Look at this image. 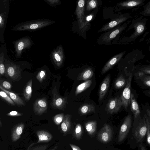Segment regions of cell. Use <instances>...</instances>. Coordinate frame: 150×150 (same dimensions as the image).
<instances>
[{
	"mask_svg": "<svg viewBox=\"0 0 150 150\" xmlns=\"http://www.w3.org/2000/svg\"><path fill=\"white\" fill-rule=\"evenodd\" d=\"M127 23H125L114 30L105 33L102 38V41L106 42H110L118 34L124 30L127 27Z\"/></svg>",
	"mask_w": 150,
	"mask_h": 150,
	"instance_id": "cell-19",
	"label": "cell"
},
{
	"mask_svg": "<svg viewBox=\"0 0 150 150\" xmlns=\"http://www.w3.org/2000/svg\"><path fill=\"white\" fill-rule=\"evenodd\" d=\"M133 117L130 112L125 117L119 131L117 139L118 142H123L130 133L133 125Z\"/></svg>",
	"mask_w": 150,
	"mask_h": 150,
	"instance_id": "cell-5",
	"label": "cell"
},
{
	"mask_svg": "<svg viewBox=\"0 0 150 150\" xmlns=\"http://www.w3.org/2000/svg\"><path fill=\"white\" fill-rule=\"evenodd\" d=\"M92 18V15L86 17V20L87 21H89Z\"/></svg>",
	"mask_w": 150,
	"mask_h": 150,
	"instance_id": "cell-48",
	"label": "cell"
},
{
	"mask_svg": "<svg viewBox=\"0 0 150 150\" xmlns=\"http://www.w3.org/2000/svg\"><path fill=\"white\" fill-rule=\"evenodd\" d=\"M45 1L51 6L54 7L59 4L60 3L59 0H45Z\"/></svg>",
	"mask_w": 150,
	"mask_h": 150,
	"instance_id": "cell-44",
	"label": "cell"
},
{
	"mask_svg": "<svg viewBox=\"0 0 150 150\" xmlns=\"http://www.w3.org/2000/svg\"><path fill=\"white\" fill-rule=\"evenodd\" d=\"M0 83V85L5 89L8 91L11 90V85L8 82L6 81H4L1 80Z\"/></svg>",
	"mask_w": 150,
	"mask_h": 150,
	"instance_id": "cell-42",
	"label": "cell"
},
{
	"mask_svg": "<svg viewBox=\"0 0 150 150\" xmlns=\"http://www.w3.org/2000/svg\"><path fill=\"white\" fill-rule=\"evenodd\" d=\"M25 125L23 122L18 123L14 126L11 129V137L12 141L15 142L20 139Z\"/></svg>",
	"mask_w": 150,
	"mask_h": 150,
	"instance_id": "cell-21",
	"label": "cell"
},
{
	"mask_svg": "<svg viewBox=\"0 0 150 150\" xmlns=\"http://www.w3.org/2000/svg\"><path fill=\"white\" fill-rule=\"evenodd\" d=\"M52 57L55 64L60 67L62 64L64 59V53L61 45L57 47L52 52Z\"/></svg>",
	"mask_w": 150,
	"mask_h": 150,
	"instance_id": "cell-17",
	"label": "cell"
},
{
	"mask_svg": "<svg viewBox=\"0 0 150 150\" xmlns=\"http://www.w3.org/2000/svg\"><path fill=\"white\" fill-rule=\"evenodd\" d=\"M147 129L146 120L143 114L142 118L136 127L130 133L127 142L130 148L135 149L139 144L143 143L146 138Z\"/></svg>",
	"mask_w": 150,
	"mask_h": 150,
	"instance_id": "cell-1",
	"label": "cell"
},
{
	"mask_svg": "<svg viewBox=\"0 0 150 150\" xmlns=\"http://www.w3.org/2000/svg\"><path fill=\"white\" fill-rule=\"evenodd\" d=\"M133 75L134 82L142 88L150 90V75L142 73H134Z\"/></svg>",
	"mask_w": 150,
	"mask_h": 150,
	"instance_id": "cell-10",
	"label": "cell"
},
{
	"mask_svg": "<svg viewBox=\"0 0 150 150\" xmlns=\"http://www.w3.org/2000/svg\"><path fill=\"white\" fill-rule=\"evenodd\" d=\"M35 143H32L28 147L26 150H47L49 146V144H45L43 145L35 146Z\"/></svg>",
	"mask_w": 150,
	"mask_h": 150,
	"instance_id": "cell-33",
	"label": "cell"
},
{
	"mask_svg": "<svg viewBox=\"0 0 150 150\" xmlns=\"http://www.w3.org/2000/svg\"><path fill=\"white\" fill-rule=\"evenodd\" d=\"M97 122L95 121H88L85 124V127L88 133L90 135H92L96 132Z\"/></svg>",
	"mask_w": 150,
	"mask_h": 150,
	"instance_id": "cell-31",
	"label": "cell"
},
{
	"mask_svg": "<svg viewBox=\"0 0 150 150\" xmlns=\"http://www.w3.org/2000/svg\"><path fill=\"white\" fill-rule=\"evenodd\" d=\"M123 106L120 97H115L110 100L106 106L107 112L112 114L118 112Z\"/></svg>",
	"mask_w": 150,
	"mask_h": 150,
	"instance_id": "cell-13",
	"label": "cell"
},
{
	"mask_svg": "<svg viewBox=\"0 0 150 150\" xmlns=\"http://www.w3.org/2000/svg\"><path fill=\"white\" fill-rule=\"evenodd\" d=\"M97 1L96 0H91L87 1L86 9L88 11H90L95 8L97 6Z\"/></svg>",
	"mask_w": 150,
	"mask_h": 150,
	"instance_id": "cell-40",
	"label": "cell"
},
{
	"mask_svg": "<svg viewBox=\"0 0 150 150\" xmlns=\"http://www.w3.org/2000/svg\"><path fill=\"white\" fill-rule=\"evenodd\" d=\"M149 51H150V46L149 47Z\"/></svg>",
	"mask_w": 150,
	"mask_h": 150,
	"instance_id": "cell-52",
	"label": "cell"
},
{
	"mask_svg": "<svg viewBox=\"0 0 150 150\" xmlns=\"http://www.w3.org/2000/svg\"><path fill=\"white\" fill-rule=\"evenodd\" d=\"M14 45L16 56L18 58L21 57L23 50L31 46L33 42L30 38L25 37L20 39L13 42Z\"/></svg>",
	"mask_w": 150,
	"mask_h": 150,
	"instance_id": "cell-8",
	"label": "cell"
},
{
	"mask_svg": "<svg viewBox=\"0 0 150 150\" xmlns=\"http://www.w3.org/2000/svg\"><path fill=\"white\" fill-rule=\"evenodd\" d=\"M6 76L14 81H16L20 78L21 69L20 67L16 64L11 62L6 63L5 65Z\"/></svg>",
	"mask_w": 150,
	"mask_h": 150,
	"instance_id": "cell-9",
	"label": "cell"
},
{
	"mask_svg": "<svg viewBox=\"0 0 150 150\" xmlns=\"http://www.w3.org/2000/svg\"><path fill=\"white\" fill-rule=\"evenodd\" d=\"M1 90L0 91V96L1 98L9 104L12 105H15V103L12 100L8 95L4 91Z\"/></svg>",
	"mask_w": 150,
	"mask_h": 150,
	"instance_id": "cell-37",
	"label": "cell"
},
{
	"mask_svg": "<svg viewBox=\"0 0 150 150\" xmlns=\"http://www.w3.org/2000/svg\"><path fill=\"white\" fill-rule=\"evenodd\" d=\"M112 134L113 131L111 127L105 124L98 133V138L102 142L106 143L110 141Z\"/></svg>",
	"mask_w": 150,
	"mask_h": 150,
	"instance_id": "cell-11",
	"label": "cell"
},
{
	"mask_svg": "<svg viewBox=\"0 0 150 150\" xmlns=\"http://www.w3.org/2000/svg\"><path fill=\"white\" fill-rule=\"evenodd\" d=\"M47 102L45 98L37 99L33 105V110L35 113L40 115L43 114L47 108Z\"/></svg>",
	"mask_w": 150,
	"mask_h": 150,
	"instance_id": "cell-16",
	"label": "cell"
},
{
	"mask_svg": "<svg viewBox=\"0 0 150 150\" xmlns=\"http://www.w3.org/2000/svg\"></svg>",
	"mask_w": 150,
	"mask_h": 150,
	"instance_id": "cell-53",
	"label": "cell"
},
{
	"mask_svg": "<svg viewBox=\"0 0 150 150\" xmlns=\"http://www.w3.org/2000/svg\"><path fill=\"white\" fill-rule=\"evenodd\" d=\"M82 133V127L81 125L79 124H77L75 127L74 134L75 138L78 140L80 139Z\"/></svg>",
	"mask_w": 150,
	"mask_h": 150,
	"instance_id": "cell-35",
	"label": "cell"
},
{
	"mask_svg": "<svg viewBox=\"0 0 150 150\" xmlns=\"http://www.w3.org/2000/svg\"><path fill=\"white\" fill-rule=\"evenodd\" d=\"M0 88L1 90L5 92L16 104L18 105H25V104L23 101L17 94L5 89L0 85Z\"/></svg>",
	"mask_w": 150,
	"mask_h": 150,
	"instance_id": "cell-24",
	"label": "cell"
},
{
	"mask_svg": "<svg viewBox=\"0 0 150 150\" xmlns=\"http://www.w3.org/2000/svg\"><path fill=\"white\" fill-rule=\"evenodd\" d=\"M0 127H1V126H2V123H1V120H0Z\"/></svg>",
	"mask_w": 150,
	"mask_h": 150,
	"instance_id": "cell-50",
	"label": "cell"
},
{
	"mask_svg": "<svg viewBox=\"0 0 150 150\" xmlns=\"http://www.w3.org/2000/svg\"><path fill=\"white\" fill-rule=\"evenodd\" d=\"M32 93V80L27 82L23 91V96L26 100L29 101L31 98Z\"/></svg>",
	"mask_w": 150,
	"mask_h": 150,
	"instance_id": "cell-28",
	"label": "cell"
},
{
	"mask_svg": "<svg viewBox=\"0 0 150 150\" xmlns=\"http://www.w3.org/2000/svg\"><path fill=\"white\" fill-rule=\"evenodd\" d=\"M93 72L92 69L90 68H87L80 73L77 77V80H88L90 79L93 76Z\"/></svg>",
	"mask_w": 150,
	"mask_h": 150,
	"instance_id": "cell-26",
	"label": "cell"
},
{
	"mask_svg": "<svg viewBox=\"0 0 150 150\" xmlns=\"http://www.w3.org/2000/svg\"><path fill=\"white\" fill-rule=\"evenodd\" d=\"M143 16H141L138 18L132 21V23L130 25L129 28H134V32L128 38V42H130L134 41L137 38L142 34L145 30L146 29V18L142 19Z\"/></svg>",
	"mask_w": 150,
	"mask_h": 150,
	"instance_id": "cell-4",
	"label": "cell"
},
{
	"mask_svg": "<svg viewBox=\"0 0 150 150\" xmlns=\"http://www.w3.org/2000/svg\"><path fill=\"white\" fill-rule=\"evenodd\" d=\"M0 40L1 42H4L3 36L7 17L9 10V0H1L0 4Z\"/></svg>",
	"mask_w": 150,
	"mask_h": 150,
	"instance_id": "cell-3",
	"label": "cell"
},
{
	"mask_svg": "<svg viewBox=\"0 0 150 150\" xmlns=\"http://www.w3.org/2000/svg\"><path fill=\"white\" fill-rule=\"evenodd\" d=\"M58 148L57 146H56L53 148L51 149V150H56Z\"/></svg>",
	"mask_w": 150,
	"mask_h": 150,
	"instance_id": "cell-49",
	"label": "cell"
},
{
	"mask_svg": "<svg viewBox=\"0 0 150 150\" xmlns=\"http://www.w3.org/2000/svg\"><path fill=\"white\" fill-rule=\"evenodd\" d=\"M46 76V71L44 69L40 71L36 76L37 79L40 82H42L45 79Z\"/></svg>",
	"mask_w": 150,
	"mask_h": 150,
	"instance_id": "cell-41",
	"label": "cell"
},
{
	"mask_svg": "<svg viewBox=\"0 0 150 150\" xmlns=\"http://www.w3.org/2000/svg\"><path fill=\"white\" fill-rule=\"evenodd\" d=\"M133 77L132 74L127 76V83L120 96L123 106L127 111L130 105L131 92V83Z\"/></svg>",
	"mask_w": 150,
	"mask_h": 150,
	"instance_id": "cell-7",
	"label": "cell"
},
{
	"mask_svg": "<svg viewBox=\"0 0 150 150\" xmlns=\"http://www.w3.org/2000/svg\"><path fill=\"white\" fill-rule=\"evenodd\" d=\"M143 93L145 96L150 98V90H144Z\"/></svg>",
	"mask_w": 150,
	"mask_h": 150,
	"instance_id": "cell-47",
	"label": "cell"
},
{
	"mask_svg": "<svg viewBox=\"0 0 150 150\" xmlns=\"http://www.w3.org/2000/svg\"><path fill=\"white\" fill-rule=\"evenodd\" d=\"M37 135L38 141L36 144L41 143H46L50 142L53 137L52 134L47 131L45 130H39L37 131Z\"/></svg>",
	"mask_w": 150,
	"mask_h": 150,
	"instance_id": "cell-22",
	"label": "cell"
},
{
	"mask_svg": "<svg viewBox=\"0 0 150 150\" xmlns=\"http://www.w3.org/2000/svg\"><path fill=\"white\" fill-rule=\"evenodd\" d=\"M148 107L149 110H150V105H148Z\"/></svg>",
	"mask_w": 150,
	"mask_h": 150,
	"instance_id": "cell-51",
	"label": "cell"
},
{
	"mask_svg": "<svg viewBox=\"0 0 150 150\" xmlns=\"http://www.w3.org/2000/svg\"><path fill=\"white\" fill-rule=\"evenodd\" d=\"M143 9L139 14L142 16H150V1H149L143 6Z\"/></svg>",
	"mask_w": 150,
	"mask_h": 150,
	"instance_id": "cell-36",
	"label": "cell"
},
{
	"mask_svg": "<svg viewBox=\"0 0 150 150\" xmlns=\"http://www.w3.org/2000/svg\"><path fill=\"white\" fill-rule=\"evenodd\" d=\"M125 52L124 51L117 54L110 59L102 69L101 74H103L111 69L122 58Z\"/></svg>",
	"mask_w": 150,
	"mask_h": 150,
	"instance_id": "cell-20",
	"label": "cell"
},
{
	"mask_svg": "<svg viewBox=\"0 0 150 150\" xmlns=\"http://www.w3.org/2000/svg\"><path fill=\"white\" fill-rule=\"evenodd\" d=\"M4 54L1 53L0 55V76L3 75L5 73V67L4 62L5 58Z\"/></svg>",
	"mask_w": 150,
	"mask_h": 150,
	"instance_id": "cell-38",
	"label": "cell"
},
{
	"mask_svg": "<svg viewBox=\"0 0 150 150\" xmlns=\"http://www.w3.org/2000/svg\"><path fill=\"white\" fill-rule=\"evenodd\" d=\"M130 109L133 117V122L131 131H133L136 127L143 116L138 104L137 102L135 94L132 93L131 97Z\"/></svg>",
	"mask_w": 150,
	"mask_h": 150,
	"instance_id": "cell-6",
	"label": "cell"
},
{
	"mask_svg": "<svg viewBox=\"0 0 150 150\" xmlns=\"http://www.w3.org/2000/svg\"><path fill=\"white\" fill-rule=\"evenodd\" d=\"M131 17V16L129 13L122 14L105 25L99 31L102 32L111 29Z\"/></svg>",
	"mask_w": 150,
	"mask_h": 150,
	"instance_id": "cell-12",
	"label": "cell"
},
{
	"mask_svg": "<svg viewBox=\"0 0 150 150\" xmlns=\"http://www.w3.org/2000/svg\"><path fill=\"white\" fill-rule=\"evenodd\" d=\"M110 76L108 75L102 83L99 91V100H101L105 96L108 88L110 82Z\"/></svg>",
	"mask_w": 150,
	"mask_h": 150,
	"instance_id": "cell-23",
	"label": "cell"
},
{
	"mask_svg": "<svg viewBox=\"0 0 150 150\" xmlns=\"http://www.w3.org/2000/svg\"><path fill=\"white\" fill-rule=\"evenodd\" d=\"M64 116L63 113L58 114L55 115L53 118L54 123L57 125H59L62 122Z\"/></svg>",
	"mask_w": 150,
	"mask_h": 150,
	"instance_id": "cell-39",
	"label": "cell"
},
{
	"mask_svg": "<svg viewBox=\"0 0 150 150\" xmlns=\"http://www.w3.org/2000/svg\"><path fill=\"white\" fill-rule=\"evenodd\" d=\"M6 115L9 116L18 117L22 116L23 114L16 111H12L7 113Z\"/></svg>",
	"mask_w": 150,
	"mask_h": 150,
	"instance_id": "cell-43",
	"label": "cell"
},
{
	"mask_svg": "<svg viewBox=\"0 0 150 150\" xmlns=\"http://www.w3.org/2000/svg\"><path fill=\"white\" fill-rule=\"evenodd\" d=\"M69 145L72 150H81L79 147L76 145L72 144H70Z\"/></svg>",
	"mask_w": 150,
	"mask_h": 150,
	"instance_id": "cell-46",
	"label": "cell"
},
{
	"mask_svg": "<svg viewBox=\"0 0 150 150\" xmlns=\"http://www.w3.org/2000/svg\"><path fill=\"white\" fill-rule=\"evenodd\" d=\"M126 83L127 78L122 74L115 80L114 84L115 87L117 89H120L125 87Z\"/></svg>",
	"mask_w": 150,
	"mask_h": 150,
	"instance_id": "cell-30",
	"label": "cell"
},
{
	"mask_svg": "<svg viewBox=\"0 0 150 150\" xmlns=\"http://www.w3.org/2000/svg\"><path fill=\"white\" fill-rule=\"evenodd\" d=\"M142 113L145 118L147 125V129L146 138V144L150 148V123L146 113L142 111Z\"/></svg>",
	"mask_w": 150,
	"mask_h": 150,
	"instance_id": "cell-34",
	"label": "cell"
},
{
	"mask_svg": "<svg viewBox=\"0 0 150 150\" xmlns=\"http://www.w3.org/2000/svg\"><path fill=\"white\" fill-rule=\"evenodd\" d=\"M71 115H66L64 116L63 120L61 124V129L62 132L65 134L69 130L71 126Z\"/></svg>",
	"mask_w": 150,
	"mask_h": 150,
	"instance_id": "cell-25",
	"label": "cell"
},
{
	"mask_svg": "<svg viewBox=\"0 0 150 150\" xmlns=\"http://www.w3.org/2000/svg\"><path fill=\"white\" fill-rule=\"evenodd\" d=\"M142 73L144 74L150 75V64L135 67L132 74Z\"/></svg>",
	"mask_w": 150,
	"mask_h": 150,
	"instance_id": "cell-29",
	"label": "cell"
},
{
	"mask_svg": "<svg viewBox=\"0 0 150 150\" xmlns=\"http://www.w3.org/2000/svg\"><path fill=\"white\" fill-rule=\"evenodd\" d=\"M54 21L47 19H39L28 21L19 24L13 29L14 31H33L54 23Z\"/></svg>",
	"mask_w": 150,
	"mask_h": 150,
	"instance_id": "cell-2",
	"label": "cell"
},
{
	"mask_svg": "<svg viewBox=\"0 0 150 150\" xmlns=\"http://www.w3.org/2000/svg\"><path fill=\"white\" fill-rule=\"evenodd\" d=\"M57 93L55 86L52 91L53 98L51 105L55 109L61 110L64 107L66 103V100L59 95Z\"/></svg>",
	"mask_w": 150,
	"mask_h": 150,
	"instance_id": "cell-14",
	"label": "cell"
},
{
	"mask_svg": "<svg viewBox=\"0 0 150 150\" xmlns=\"http://www.w3.org/2000/svg\"><path fill=\"white\" fill-rule=\"evenodd\" d=\"M137 148L138 150H147L146 147L144 143L139 144Z\"/></svg>",
	"mask_w": 150,
	"mask_h": 150,
	"instance_id": "cell-45",
	"label": "cell"
},
{
	"mask_svg": "<svg viewBox=\"0 0 150 150\" xmlns=\"http://www.w3.org/2000/svg\"><path fill=\"white\" fill-rule=\"evenodd\" d=\"M85 2L84 0L79 1L75 11L80 29H82L86 25L84 22Z\"/></svg>",
	"mask_w": 150,
	"mask_h": 150,
	"instance_id": "cell-15",
	"label": "cell"
},
{
	"mask_svg": "<svg viewBox=\"0 0 150 150\" xmlns=\"http://www.w3.org/2000/svg\"><path fill=\"white\" fill-rule=\"evenodd\" d=\"M79 111L82 115H86L90 113L95 112V107L92 104H84L80 107L79 108Z\"/></svg>",
	"mask_w": 150,
	"mask_h": 150,
	"instance_id": "cell-27",
	"label": "cell"
},
{
	"mask_svg": "<svg viewBox=\"0 0 150 150\" xmlns=\"http://www.w3.org/2000/svg\"><path fill=\"white\" fill-rule=\"evenodd\" d=\"M91 83L92 80H88L79 85L76 88L75 92L76 96H77L89 88L91 86Z\"/></svg>",
	"mask_w": 150,
	"mask_h": 150,
	"instance_id": "cell-32",
	"label": "cell"
},
{
	"mask_svg": "<svg viewBox=\"0 0 150 150\" xmlns=\"http://www.w3.org/2000/svg\"><path fill=\"white\" fill-rule=\"evenodd\" d=\"M145 0H129L120 2L117 5L122 9H130L144 5Z\"/></svg>",
	"mask_w": 150,
	"mask_h": 150,
	"instance_id": "cell-18",
	"label": "cell"
}]
</instances>
